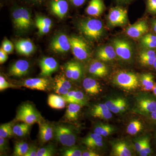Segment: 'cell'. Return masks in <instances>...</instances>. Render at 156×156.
Listing matches in <instances>:
<instances>
[{
    "label": "cell",
    "mask_w": 156,
    "mask_h": 156,
    "mask_svg": "<svg viewBox=\"0 0 156 156\" xmlns=\"http://www.w3.org/2000/svg\"><path fill=\"white\" fill-rule=\"evenodd\" d=\"M78 27L81 33L91 41L100 40L104 33L103 23L99 20H82L79 22Z\"/></svg>",
    "instance_id": "cell-1"
},
{
    "label": "cell",
    "mask_w": 156,
    "mask_h": 156,
    "mask_svg": "<svg viewBox=\"0 0 156 156\" xmlns=\"http://www.w3.org/2000/svg\"><path fill=\"white\" fill-rule=\"evenodd\" d=\"M12 17L14 27L17 30L21 31L28 30L32 25L30 12L26 7L14 6Z\"/></svg>",
    "instance_id": "cell-2"
},
{
    "label": "cell",
    "mask_w": 156,
    "mask_h": 156,
    "mask_svg": "<svg viewBox=\"0 0 156 156\" xmlns=\"http://www.w3.org/2000/svg\"><path fill=\"white\" fill-rule=\"evenodd\" d=\"M139 81L136 74L130 72H119L114 78V81L117 86L128 90L136 89L139 86Z\"/></svg>",
    "instance_id": "cell-3"
},
{
    "label": "cell",
    "mask_w": 156,
    "mask_h": 156,
    "mask_svg": "<svg viewBox=\"0 0 156 156\" xmlns=\"http://www.w3.org/2000/svg\"><path fill=\"white\" fill-rule=\"evenodd\" d=\"M71 49L74 56L78 60L85 61L91 56L89 46L82 38L72 36L69 38Z\"/></svg>",
    "instance_id": "cell-4"
},
{
    "label": "cell",
    "mask_w": 156,
    "mask_h": 156,
    "mask_svg": "<svg viewBox=\"0 0 156 156\" xmlns=\"http://www.w3.org/2000/svg\"><path fill=\"white\" fill-rule=\"evenodd\" d=\"M16 120L32 125L41 121V115L30 104L23 105L17 111Z\"/></svg>",
    "instance_id": "cell-5"
},
{
    "label": "cell",
    "mask_w": 156,
    "mask_h": 156,
    "mask_svg": "<svg viewBox=\"0 0 156 156\" xmlns=\"http://www.w3.org/2000/svg\"><path fill=\"white\" fill-rule=\"evenodd\" d=\"M54 134L56 140L64 146L69 147L75 144L76 136L75 132L69 127L58 125L54 129Z\"/></svg>",
    "instance_id": "cell-6"
},
{
    "label": "cell",
    "mask_w": 156,
    "mask_h": 156,
    "mask_svg": "<svg viewBox=\"0 0 156 156\" xmlns=\"http://www.w3.org/2000/svg\"><path fill=\"white\" fill-rule=\"evenodd\" d=\"M112 46L114 48L117 56L122 60L131 61L133 56V49L132 45L128 41L123 39H114Z\"/></svg>",
    "instance_id": "cell-7"
},
{
    "label": "cell",
    "mask_w": 156,
    "mask_h": 156,
    "mask_svg": "<svg viewBox=\"0 0 156 156\" xmlns=\"http://www.w3.org/2000/svg\"><path fill=\"white\" fill-rule=\"evenodd\" d=\"M108 21L112 27L126 25L128 22V11L121 6L113 7L109 11Z\"/></svg>",
    "instance_id": "cell-8"
},
{
    "label": "cell",
    "mask_w": 156,
    "mask_h": 156,
    "mask_svg": "<svg viewBox=\"0 0 156 156\" xmlns=\"http://www.w3.org/2000/svg\"><path fill=\"white\" fill-rule=\"evenodd\" d=\"M136 110L142 114L150 115L156 110V97L151 95H142L136 99Z\"/></svg>",
    "instance_id": "cell-9"
},
{
    "label": "cell",
    "mask_w": 156,
    "mask_h": 156,
    "mask_svg": "<svg viewBox=\"0 0 156 156\" xmlns=\"http://www.w3.org/2000/svg\"><path fill=\"white\" fill-rule=\"evenodd\" d=\"M50 48L53 52L56 53H66L71 49L69 39L65 34L57 35L51 41Z\"/></svg>",
    "instance_id": "cell-10"
},
{
    "label": "cell",
    "mask_w": 156,
    "mask_h": 156,
    "mask_svg": "<svg viewBox=\"0 0 156 156\" xmlns=\"http://www.w3.org/2000/svg\"><path fill=\"white\" fill-rule=\"evenodd\" d=\"M148 25L144 20H140L128 27L126 30V34L130 37L134 39L141 38L148 31Z\"/></svg>",
    "instance_id": "cell-11"
},
{
    "label": "cell",
    "mask_w": 156,
    "mask_h": 156,
    "mask_svg": "<svg viewBox=\"0 0 156 156\" xmlns=\"http://www.w3.org/2000/svg\"><path fill=\"white\" fill-rule=\"evenodd\" d=\"M66 78L73 81H78L82 77L83 74V67L79 62L70 61L65 66Z\"/></svg>",
    "instance_id": "cell-12"
},
{
    "label": "cell",
    "mask_w": 156,
    "mask_h": 156,
    "mask_svg": "<svg viewBox=\"0 0 156 156\" xmlns=\"http://www.w3.org/2000/svg\"><path fill=\"white\" fill-rule=\"evenodd\" d=\"M48 5L51 12L60 19H62L68 11L67 0H50Z\"/></svg>",
    "instance_id": "cell-13"
},
{
    "label": "cell",
    "mask_w": 156,
    "mask_h": 156,
    "mask_svg": "<svg viewBox=\"0 0 156 156\" xmlns=\"http://www.w3.org/2000/svg\"><path fill=\"white\" fill-rule=\"evenodd\" d=\"M41 75L48 76L58 69V62L55 58L50 57H44L40 62Z\"/></svg>",
    "instance_id": "cell-14"
},
{
    "label": "cell",
    "mask_w": 156,
    "mask_h": 156,
    "mask_svg": "<svg viewBox=\"0 0 156 156\" xmlns=\"http://www.w3.org/2000/svg\"><path fill=\"white\" fill-rule=\"evenodd\" d=\"M30 69L29 62L24 59H20L11 66L9 70L10 75L21 77L26 75Z\"/></svg>",
    "instance_id": "cell-15"
},
{
    "label": "cell",
    "mask_w": 156,
    "mask_h": 156,
    "mask_svg": "<svg viewBox=\"0 0 156 156\" xmlns=\"http://www.w3.org/2000/svg\"><path fill=\"white\" fill-rule=\"evenodd\" d=\"M54 89L57 94L65 95L72 89V85L63 75L56 76L54 79Z\"/></svg>",
    "instance_id": "cell-16"
},
{
    "label": "cell",
    "mask_w": 156,
    "mask_h": 156,
    "mask_svg": "<svg viewBox=\"0 0 156 156\" xmlns=\"http://www.w3.org/2000/svg\"><path fill=\"white\" fill-rule=\"evenodd\" d=\"M49 84V80L45 78H30L25 80L22 86L33 90L45 91L48 89Z\"/></svg>",
    "instance_id": "cell-17"
},
{
    "label": "cell",
    "mask_w": 156,
    "mask_h": 156,
    "mask_svg": "<svg viewBox=\"0 0 156 156\" xmlns=\"http://www.w3.org/2000/svg\"><path fill=\"white\" fill-rule=\"evenodd\" d=\"M114 48L112 45L102 46L98 49L96 52V57L99 61L110 62L116 57Z\"/></svg>",
    "instance_id": "cell-18"
},
{
    "label": "cell",
    "mask_w": 156,
    "mask_h": 156,
    "mask_svg": "<svg viewBox=\"0 0 156 156\" xmlns=\"http://www.w3.org/2000/svg\"><path fill=\"white\" fill-rule=\"evenodd\" d=\"M89 73L98 77H104L108 74V68L102 62L94 61L91 62L88 68Z\"/></svg>",
    "instance_id": "cell-19"
},
{
    "label": "cell",
    "mask_w": 156,
    "mask_h": 156,
    "mask_svg": "<svg viewBox=\"0 0 156 156\" xmlns=\"http://www.w3.org/2000/svg\"><path fill=\"white\" fill-rule=\"evenodd\" d=\"M105 9L103 0H90L86 11L88 15L99 17Z\"/></svg>",
    "instance_id": "cell-20"
},
{
    "label": "cell",
    "mask_w": 156,
    "mask_h": 156,
    "mask_svg": "<svg viewBox=\"0 0 156 156\" xmlns=\"http://www.w3.org/2000/svg\"><path fill=\"white\" fill-rule=\"evenodd\" d=\"M15 46L18 53L25 56L30 55L35 49L32 42L27 39H22L17 41L15 43Z\"/></svg>",
    "instance_id": "cell-21"
},
{
    "label": "cell",
    "mask_w": 156,
    "mask_h": 156,
    "mask_svg": "<svg viewBox=\"0 0 156 156\" xmlns=\"http://www.w3.org/2000/svg\"><path fill=\"white\" fill-rule=\"evenodd\" d=\"M156 58L155 51L152 49H145L139 54L140 62L144 66H153Z\"/></svg>",
    "instance_id": "cell-22"
},
{
    "label": "cell",
    "mask_w": 156,
    "mask_h": 156,
    "mask_svg": "<svg viewBox=\"0 0 156 156\" xmlns=\"http://www.w3.org/2000/svg\"><path fill=\"white\" fill-rule=\"evenodd\" d=\"M39 128V137L42 143L48 142L53 138L54 130L50 124L41 122Z\"/></svg>",
    "instance_id": "cell-23"
},
{
    "label": "cell",
    "mask_w": 156,
    "mask_h": 156,
    "mask_svg": "<svg viewBox=\"0 0 156 156\" xmlns=\"http://www.w3.org/2000/svg\"><path fill=\"white\" fill-rule=\"evenodd\" d=\"M36 25L38 29L40 35L48 33L52 26L51 20L48 17L37 16L35 20Z\"/></svg>",
    "instance_id": "cell-24"
},
{
    "label": "cell",
    "mask_w": 156,
    "mask_h": 156,
    "mask_svg": "<svg viewBox=\"0 0 156 156\" xmlns=\"http://www.w3.org/2000/svg\"><path fill=\"white\" fill-rule=\"evenodd\" d=\"M83 85L86 92L90 95H97L101 90L99 84L92 78H85L83 81Z\"/></svg>",
    "instance_id": "cell-25"
},
{
    "label": "cell",
    "mask_w": 156,
    "mask_h": 156,
    "mask_svg": "<svg viewBox=\"0 0 156 156\" xmlns=\"http://www.w3.org/2000/svg\"><path fill=\"white\" fill-rule=\"evenodd\" d=\"M112 154L116 156H131V151L129 146L126 143H116L112 147Z\"/></svg>",
    "instance_id": "cell-26"
},
{
    "label": "cell",
    "mask_w": 156,
    "mask_h": 156,
    "mask_svg": "<svg viewBox=\"0 0 156 156\" xmlns=\"http://www.w3.org/2000/svg\"><path fill=\"white\" fill-rule=\"evenodd\" d=\"M48 105L53 109H62L65 107L66 101L63 96L51 94L48 97Z\"/></svg>",
    "instance_id": "cell-27"
},
{
    "label": "cell",
    "mask_w": 156,
    "mask_h": 156,
    "mask_svg": "<svg viewBox=\"0 0 156 156\" xmlns=\"http://www.w3.org/2000/svg\"><path fill=\"white\" fill-rule=\"evenodd\" d=\"M139 80L141 83L144 90L150 91L153 90L155 84L154 80V76L151 73H145L140 76Z\"/></svg>",
    "instance_id": "cell-28"
},
{
    "label": "cell",
    "mask_w": 156,
    "mask_h": 156,
    "mask_svg": "<svg viewBox=\"0 0 156 156\" xmlns=\"http://www.w3.org/2000/svg\"><path fill=\"white\" fill-rule=\"evenodd\" d=\"M81 105L76 103H69L66 112L65 117L69 121H75L78 119L80 110Z\"/></svg>",
    "instance_id": "cell-29"
},
{
    "label": "cell",
    "mask_w": 156,
    "mask_h": 156,
    "mask_svg": "<svg viewBox=\"0 0 156 156\" xmlns=\"http://www.w3.org/2000/svg\"><path fill=\"white\" fill-rule=\"evenodd\" d=\"M140 44L144 49H152L156 48V36L148 34L141 37Z\"/></svg>",
    "instance_id": "cell-30"
},
{
    "label": "cell",
    "mask_w": 156,
    "mask_h": 156,
    "mask_svg": "<svg viewBox=\"0 0 156 156\" xmlns=\"http://www.w3.org/2000/svg\"><path fill=\"white\" fill-rule=\"evenodd\" d=\"M66 102L69 103H76L81 106L86 104V98L83 92L80 91H74L73 95L69 98L64 97Z\"/></svg>",
    "instance_id": "cell-31"
},
{
    "label": "cell",
    "mask_w": 156,
    "mask_h": 156,
    "mask_svg": "<svg viewBox=\"0 0 156 156\" xmlns=\"http://www.w3.org/2000/svg\"><path fill=\"white\" fill-rule=\"evenodd\" d=\"M114 130V127L110 125L100 124L95 127L94 132L101 136H106L111 134Z\"/></svg>",
    "instance_id": "cell-32"
},
{
    "label": "cell",
    "mask_w": 156,
    "mask_h": 156,
    "mask_svg": "<svg viewBox=\"0 0 156 156\" xmlns=\"http://www.w3.org/2000/svg\"><path fill=\"white\" fill-rule=\"evenodd\" d=\"M29 147L27 143L23 141L16 142L14 146V155L16 156H25Z\"/></svg>",
    "instance_id": "cell-33"
},
{
    "label": "cell",
    "mask_w": 156,
    "mask_h": 156,
    "mask_svg": "<svg viewBox=\"0 0 156 156\" xmlns=\"http://www.w3.org/2000/svg\"><path fill=\"white\" fill-rule=\"evenodd\" d=\"M31 126V125L23 122L22 124L15 125L13 127L14 134L18 136H25L29 131Z\"/></svg>",
    "instance_id": "cell-34"
},
{
    "label": "cell",
    "mask_w": 156,
    "mask_h": 156,
    "mask_svg": "<svg viewBox=\"0 0 156 156\" xmlns=\"http://www.w3.org/2000/svg\"><path fill=\"white\" fill-rule=\"evenodd\" d=\"M143 127L142 123L139 120H133L129 123L127 127V133L130 135H135L142 130Z\"/></svg>",
    "instance_id": "cell-35"
},
{
    "label": "cell",
    "mask_w": 156,
    "mask_h": 156,
    "mask_svg": "<svg viewBox=\"0 0 156 156\" xmlns=\"http://www.w3.org/2000/svg\"><path fill=\"white\" fill-rule=\"evenodd\" d=\"M14 134L13 127L11 123L2 124L0 126V136L5 138H9Z\"/></svg>",
    "instance_id": "cell-36"
},
{
    "label": "cell",
    "mask_w": 156,
    "mask_h": 156,
    "mask_svg": "<svg viewBox=\"0 0 156 156\" xmlns=\"http://www.w3.org/2000/svg\"><path fill=\"white\" fill-rule=\"evenodd\" d=\"M55 152L56 150L54 146L48 145L38 149L37 156H52Z\"/></svg>",
    "instance_id": "cell-37"
},
{
    "label": "cell",
    "mask_w": 156,
    "mask_h": 156,
    "mask_svg": "<svg viewBox=\"0 0 156 156\" xmlns=\"http://www.w3.org/2000/svg\"><path fill=\"white\" fill-rule=\"evenodd\" d=\"M122 98L111 99L107 101L105 104L108 109L114 113H119L120 112L119 105Z\"/></svg>",
    "instance_id": "cell-38"
},
{
    "label": "cell",
    "mask_w": 156,
    "mask_h": 156,
    "mask_svg": "<svg viewBox=\"0 0 156 156\" xmlns=\"http://www.w3.org/2000/svg\"><path fill=\"white\" fill-rule=\"evenodd\" d=\"M92 116L102 119H109L112 117V112L109 109L96 112H91Z\"/></svg>",
    "instance_id": "cell-39"
},
{
    "label": "cell",
    "mask_w": 156,
    "mask_h": 156,
    "mask_svg": "<svg viewBox=\"0 0 156 156\" xmlns=\"http://www.w3.org/2000/svg\"><path fill=\"white\" fill-rule=\"evenodd\" d=\"M103 136L95 133L89 134L83 140V143L86 145L98 141H103Z\"/></svg>",
    "instance_id": "cell-40"
},
{
    "label": "cell",
    "mask_w": 156,
    "mask_h": 156,
    "mask_svg": "<svg viewBox=\"0 0 156 156\" xmlns=\"http://www.w3.org/2000/svg\"><path fill=\"white\" fill-rule=\"evenodd\" d=\"M83 151L77 147L72 146L63 151L62 155L64 156H82Z\"/></svg>",
    "instance_id": "cell-41"
},
{
    "label": "cell",
    "mask_w": 156,
    "mask_h": 156,
    "mask_svg": "<svg viewBox=\"0 0 156 156\" xmlns=\"http://www.w3.org/2000/svg\"><path fill=\"white\" fill-rule=\"evenodd\" d=\"M151 152L150 140L148 137H145V140L144 143L141 150L140 151L139 154L141 156H147L150 154Z\"/></svg>",
    "instance_id": "cell-42"
},
{
    "label": "cell",
    "mask_w": 156,
    "mask_h": 156,
    "mask_svg": "<svg viewBox=\"0 0 156 156\" xmlns=\"http://www.w3.org/2000/svg\"><path fill=\"white\" fill-rule=\"evenodd\" d=\"M17 86L7 82L5 78L1 75L0 76V90L1 91L9 88H16Z\"/></svg>",
    "instance_id": "cell-43"
},
{
    "label": "cell",
    "mask_w": 156,
    "mask_h": 156,
    "mask_svg": "<svg viewBox=\"0 0 156 156\" xmlns=\"http://www.w3.org/2000/svg\"><path fill=\"white\" fill-rule=\"evenodd\" d=\"M2 48L8 54L11 53L14 50V46L10 41L6 39L3 41Z\"/></svg>",
    "instance_id": "cell-44"
},
{
    "label": "cell",
    "mask_w": 156,
    "mask_h": 156,
    "mask_svg": "<svg viewBox=\"0 0 156 156\" xmlns=\"http://www.w3.org/2000/svg\"><path fill=\"white\" fill-rule=\"evenodd\" d=\"M147 8L149 13L156 14V0H147Z\"/></svg>",
    "instance_id": "cell-45"
},
{
    "label": "cell",
    "mask_w": 156,
    "mask_h": 156,
    "mask_svg": "<svg viewBox=\"0 0 156 156\" xmlns=\"http://www.w3.org/2000/svg\"><path fill=\"white\" fill-rule=\"evenodd\" d=\"M108 109L105 104H98L93 107L91 110V112H96Z\"/></svg>",
    "instance_id": "cell-46"
},
{
    "label": "cell",
    "mask_w": 156,
    "mask_h": 156,
    "mask_svg": "<svg viewBox=\"0 0 156 156\" xmlns=\"http://www.w3.org/2000/svg\"><path fill=\"white\" fill-rule=\"evenodd\" d=\"M5 139L0 136V151L1 152L5 151L8 149V143Z\"/></svg>",
    "instance_id": "cell-47"
},
{
    "label": "cell",
    "mask_w": 156,
    "mask_h": 156,
    "mask_svg": "<svg viewBox=\"0 0 156 156\" xmlns=\"http://www.w3.org/2000/svg\"><path fill=\"white\" fill-rule=\"evenodd\" d=\"M8 58V53L5 52L2 48H1L0 49V63L2 64L5 62Z\"/></svg>",
    "instance_id": "cell-48"
},
{
    "label": "cell",
    "mask_w": 156,
    "mask_h": 156,
    "mask_svg": "<svg viewBox=\"0 0 156 156\" xmlns=\"http://www.w3.org/2000/svg\"><path fill=\"white\" fill-rule=\"evenodd\" d=\"M72 5L76 7L82 6L85 4L87 0H68Z\"/></svg>",
    "instance_id": "cell-49"
},
{
    "label": "cell",
    "mask_w": 156,
    "mask_h": 156,
    "mask_svg": "<svg viewBox=\"0 0 156 156\" xmlns=\"http://www.w3.org/2000/svg\"><path fill=\"white\" fill-rule=\"evenodd\" d=\"M145 137L140 138L138 140H136V142L135 143V148L136 151L139 152L141 150L143 145L144 143V140H145Z\"/></svg>",
    "instance_id": "cell-50"
},
{
    "label": "cell",
    "mask_w": 156,
    "mask_h": 156,
    "mask_svg": "<svg viewBox=\"0 0 156 156\" xmlns=\"http://www.w3.org/2000/svg\"><path fill=\"white\" fill-rule=\"evenodd\" d=\"M38 150L36 147L34 146L30 147L27 153L26 154L25 156H37V152Z\"/></svg>",
    "instance_id": "cell-51"
},
{
    "label": "cell",
    "mask_w": 156,
    "mask_h": 156,
    "mask_svg": "<svg viewBox=\"0 0 156 156\" xmlns=\"http://www.w3.org/2000/svg\"><path fill=\"white\" fill-rule=\"evenodd\" d=\"M103 145V141H98L89 144L87 146L90 148H97L101 147Z\"/></svg>",
    "instance_id": "cell-52"
},
{
    "label": "cell",
    "mask_w": 156,
    "mask_h": 156,
    "mask_svg": "<svg viewBox=\"0 0 156 156\" xmlns=\"http://www.w3.org/2000/svg\"><path fill=\"white\" fill-rule=\"evenodd\" d=\"M126 107H127V103H126V101L123 98H122L119 105L120 112H125L126 110Z\"/></svg>",
    "instance_id": "cell-53"
},
{
    "label": "cell",
    "mask_w": 156,
    "mask_h": 156,
    "mask_svg": "<svg viewBox=\"0 0 156 156\" xmlns=\"http://www.w3.org/2000/svg\"><path fill=\"white\" fill-rule=\"evenodd\" d=\"M99 155L94 151L92 150H86L82 153V156H98Z\"/></svg>",
    "instance_id": "cell-54"
},
{
    "label": "cell",
    "mask_w": 156,
    "mask_h": 156,
    "mask_svg": "<svg viewBox=\"0 0 156 156\" xmlns=\"http://www.w3.org/2000/svg\"><path fill=\"white\" fill-rule=\"evenodd\" d=\"M115 1L119 5H122L128 4L133 0H115Z\"/></svg>",
    "instance_id": "cell-55"
},
{
    "label": "cell",
    "mask_w": 156,
    "mask_h": 156,
    "mask_svg": "<svg viewBox=\"0 0 156 156\" xmlns=\"http://www.w3.org/2000/svg\"><path fill=\"white\" fill-rule=\"evenodd\" d=\"M150 115L151 120L156 123V110L152 112Z\"/></svg>",
    "instance_id": "cell-56"
},
{
    "label": "cell",
    "mask_w": 156,
    "mask_h": 156,
    "mask_svg": "<svg viewBox=\"0 0 156 156\" xmlns=\"http://www.w3.org/2000/svg\"><path fill=\"white\" fill-rule=\"evenodd\" d=\"M152 28L156 34V19L152 21Z\"/></svg>",
    "instance_id": "cell-57"
},
{
    "label": "cell",
    "mask_w": 156,
    "mask_h": 156,
    "mask_svg": "<svg viewBox=\"0 0 156 156\" xmlns=\"http://www.w3.org/2000/svg\"><path fill=\"white\" fill-rule=\"evenodd\" d=\"M153 66L154 68V69L156 71V58L154 62V64L153 65Z\"/></svg>",
    "instance_id": "cell-58"
},
{
    "label": "cell",
    "mask_w": 156,
    "mask_h": 156,
    "mask_svg": "<svg viewBox=\"0 0 156 156\" xmlns=\"http://www.w3.org/2000/svg\"><path fill=\"white\" fill-rule=\"evenodd\" d=\"M153 92L154 95L156 97V88L154 87L153 89Z\"/></svg>",
    "instance_id": "cell-59"
},
{
    "label": "cell",
    "mask_w": 156,
    "mask_h": 156,
    "mask_svg": "<svg viewBox=\"0 0 156 156\" xmlns=\"http://www.w3.org/2000/svg\"><path fill=\"white\" fill-rule=\"evenodd\" d=\"M7 1H12V0H7Z\"/></svg>",
    "instance_id": "cell-60"
}]
</instances>
